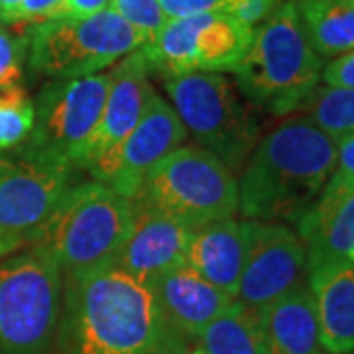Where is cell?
I'll return each mask as SVG.
<instances>
[{
	"mask_svg": "<svg viewBox=\"0 0 354 354\" xmlns=\"http://www.w3.org/2000/svg\"><path fill=\"white\" fill-rule=\"evenodd\" d=\"M153 291L118 268L64 276L57 354H187Z\"/></svg>",
	"mask_w": 354,
	"mask_h": 354,
	"instance_id": "1",
	"label": "cell"
},
{
	"mask_svg": "<svg viewBox=\"0 0 354 354\" xmlns=\"http://www.w3.org/2000/svg\"><path fill=\"white\" fill-rule=\"evenodd\" d=\"M337 165V144L297 116L258 140L242 165L239 213L248 221L297 223Z\"/></svg>",
	"mask_w": 354,
	"mask_h": 354,
	"instance_id": "2",
	"label": "cell"
},
{
	"mask_svg": "<svg viewBox=\"0 0 354 354\" xmlns=\"http://www.w3.org/2000/svg\"><path fill=\"white\" fill-rule=\"evenodd\" d=\"M134 227V203L99 181L69 185L28 244L50 252L64 276L111 268Z\"/></svg>",
	"mask_w": 354,
	"mask_h": 354,
	"instance_id": "3",
	"label": "cell"
},
{
	"mask_svg": "<svg viewBox=\"0 0 354 354\" xmlns=\"http://www.w3.org/2000/svg\"><path fill=\"white\" fill-rule=\"evenodd\" d=\"M321 73L323 57L305 38L293 0H286L254 28L250 50L234 69V83L254 109L283 116L299 111Z\"/></svg>",
	"mask_w": 354,
	"mask_h": 354,
	"instance_id": "4",
	"label": "cell"
},
{
	"mask_svg": "<svg viewBox=\"0 0 354 354\" xmlns=\"http://www.w3.org/2000/svg\"><path fill=\"white\" fill-rule=\"evenodd\" d=\"M64 272L39 246L0 260V354H57Z\"/></svg>",
	"mask_w": 354,
	"mask_h": 354,
	"instance_id": "5",
	"label": "cell"
},
{
	"mask_svg": "<svg viewBox=\"0 0 354 354\" xmlns=\"http://www.w3.org/2000/svg\"><path fill=\"white\" fill-rule=\"evenodd\" d=\"M165 93L195 146L218 158L234 174L260 140L254 106L223 73L165 79Z\"/></svg>",
	"mask_w": 354,
	"mask_h": 354,
	"instance_id": "6",
	"label": "cell"
},
{
	"mask_svg": "<svg viewBox=\"0 0 354 354\" xmlns=\"http://www.w3.org/2000/svg\"><path fill=\"white\" fill-rule=\"evenodd\" d=\"M132 201L195 230L239 213V181L213 153L183 144L153 167Z\"/></svg>",
	"mask_w": 354,
	"mask_h": 354,
	"instance_id": "7",
	"label": "cell"
},
{
	"mask_svg": "<svg viewBox=\"0 0 354 354\" xmlns=\"http://www.w3.org/2000/svg\"><path fill=\"white\" fill-rule=\"evenodd\" d=\"M144 44L142 34L111 8L83 18L64 16L32 26L28 67L50 79L97 75Z\"/></svg>",
	"mask_w": 354,
	"mask_h": 354,
	"instance_id": "8",
	"label": "cell"
},
{
	"mask_svg": "<svg viewBox=\"0 0 354 354\" xmlns=\"http://www.w3.org/2000/svg\"><path fill=\"white\" fill-rule=\"evenodd\" d=\"M109 81V73H97L46 83L34 101L32 132L20 148L71 171L83 167L101 120Z\"/></svg>",
	"mask_w": 354,
	"mask_h": 354,
	"instance_id": "9",
	"label": "cell"
},
{
	"mask_svg": "<svg viewBox=\"0 0 354 354\" xmlns=\"http://www.w3.org/2000/svg\"><path fill=\"white\" fill-rule=\"evenodd\" d=\"M254 28L227 12L167 20L140 51L150 69L165 79L189 73H234L250 50Z\"/></svg>",
	"mask_w": 354,
	"mask_h": 354,
	"instance_id": "10",
	"label": "cell"
},
{
	"mask_svg": "<svg viewBox=\"0 0 354 354\" xmlns=\"http://www.w3.org/2000/svg\"><path fill=\"white\" fill-rule=\"evenodd\" d=\"M246 258L236 299L254 311L307 283V250L283 223L244 221Z\"/></svg>",
	"mask_w": 354,
	"mask_h": 354,
	"instance_id": "11",
	"label": "cell"
},
{
	"mask_svg": "<svg viewBox=\"0 0 354 354\" xmlns=\"http://www.w3.org/2000/svg\"><path fill=\"white\" fill-rule=\"evenodd\" d=\"M71 169L50 164L20 146L0 152V234L24 239L64 197Z\"/></svg>",
	"mask_w": 354,
	"mask_h": 354,
	"instance_id": "12",
	"label": "cell"
},
{
	"mask_svg": "<svg viewBox=\"0 0 354 354\" xmlns=\"http://www.w3.org/2000/svg\"><path fill=\"white\" fill-rule=\"evenodd\" d=\"M185 140L187 130L176 109L153 91L136 128L113 158L91 174L93 181L111 187L127 199H134L153 167L183 146Z\"/></svg>",
	"mask_w": 354,
	"mask_h": 354,
	"instance_id": "13",
	"label": "cell"
},
{
	"mask_svg": "<svg viewBox=\"0 0 354 354\" xmlns=\"http://www.w3.org/2000/svg\"><path fill=\"white\" fill-rule=\"evenodd\" d=\"M150 71L152 69L148 59L142 51L136 50L116 62L114 69L109 73L111 81L101 120L83 162V167L88 174L106 164L140 122L153 93L148 79Z\"/></svg>",
	"mask_w": 354,
	"mask_h": 354,
	"instance_id": "14",
	"label": "cell"
},
{
	"mask_svg": "<svg viewBox=\"0 0 354 354\" xmlns=\"http://www.w3.org/2000/svg\"><path fill=\"white\" fill-rule=\"evenodd\" d=\"M134 203V227L113 268L152 286L160 276L185 264L193 230L144 203Z\"/></svg>",
	"mask_w": 354,
	"mask_h": 354,
	"instance_id": "15",
	"label": "cell"
},
{
	"mask_svg": "<svg viewBox=\"0 0 354 354\" xmlns=\"http://www.w3.org/2000/svg\"><path fill=\"white\" fill-rule=\"evenodd\" d=\"M311 266L354 254V181L333 176L295 223Z\"/></svg>",
	"mask_w": 354,
	"mask_h": 354,
	"instance_id": "16",
	"label": "cell"
},
{
	"mask_svg": "<svg viewBox=\"0 0 354 354\" xmlns=\"http://www.w3.org/2000/svg\"><path fill=\"white\" fill-rule=\"evenodd\" d=\"M148 288L167 321L191 342L199 341L203 330L234 301L187 264L169 270Z\"/></svg>",
	"mask_w": 354,
	"mask_h": 354,
	"instance_id": "17",
	"label": "cell"
},
{
	"mask_svg": "<svg viewBox=\"0 0 354 354\" xmlns=\"http://www.w3.org/2000/svg\"><path fill=\"white\" fill-rule=\"evenodd\" d=\"M321 344L327 354L354 351V264L329 260L307 270Z\"/></svg>",
	"mask_w": 354,
	"mask_h": 354,
	"instance_id": "18",
	"label": "cell"
},
{
	"mask_svg": "<svg viewBox=\"0 0 354 354\" xmlns=\"http://www.w3.org/2000/svg\"><path fill=\"white\" fill-rule=\"evenodd\" d=\"M246 258L244 221L223 218L195 228L187 246L185 264L215 288L236 299Z\"/></svg>",
	"mask_w": 354,
	"mask_h": 354,
	"instance_id": "19",
	"label": "cell"
},
{
	"mask_svg": "<svg viewBox=\"0 0 354 354\" xmlns=\"http://www.w3.org/2000/svg\"><path fill=\"white\" fill-rule=\"evenodd\" d=\"M258 315L266 354H327L309 283L266 305Z\"/></svg>",
	"mask_w": 354,
	"mask_h": 354,
	"instance_id": "20",
	"label": "cell"
},
{
	"mask_svg": "<svg viewBox=\"0 0 354 354\" xmlns=\"http://www.w3.org/2000/svg\"><path fill=\"white\" fill-rule=\"evenodd\" d=\"M293 6L319 57L354 50V0H293Z\"/></svg>",
	"mask_w": 354,
	"mask_h": 354,
	"instance_id": "21",
	"label": "cell"
},
{
	"mask_svg": "<svg viewBox=\"0 0 354 354\" xmlns=\"http://www.w3.org/2000/svg\"><path fill=\"white\" fill-rule=\"evenodd\" d=\"M203 354H266L260 315L234 299L199 337Z\"/></svg>",
	"mask_w": 354,
	"mask_h": 354,
	"instance_id": "22",
	"label": "cell"
},
{
	"mask_svg": "<svg viewBox=\"0 0 354 354\" xmlns=\"http://www.w3.org/2000/svg\"><path fill=\"white\" fill-rule=\"evenodd\" d=\"M299 111H305V116L335 142L354 134V88L317 85Z\"/></svg>",
	"mask_w": 354,
	"mask_h": 354,
	"instance_id": "23",
	"label": "cell"
},
{
	"mask_svg": "<svg viewBox=\"0 0 354 354\" xmlns=\"http://www.w3.org/2000/svg\"><path fill=\"white\" fill-rule=\"evenodd\" d=\"M34 127V101L24 87L0 91V152L20 146Z\"/></svg>",
	"mask_w": 354,
	"mask_h": 354,
	"instance_id": "24",
	"label": "cell"
},
{
	"mask_svg": "<svg viewBox=\"0 0 354 354\" xmlns=\"http://www.w3.org/2000/svg\"><path fill=\"white\" fill-rule=\"evenodd\" d=\"M111 10L140 32L146 44H150L167 22L158 0H111Z\"/></svg>",
	"mask_w": 354,
	"mask_h": 354,
	"instance_id": "25",
	"label": "cell"
},
{
	"mask_svg": "<svg viewBox=\"0 0 354 354\" xmlns=\"http://www.w3.org/2000/svg\"><path fill=\"white\" fill-rule=\"evenodd\" d=\"M30 34L0 28V91L22 88Z\"/></svg>",
	"mask_w": 354,
	"mask_h": 354,
	"instance_id": "26",
	"label": "cell"
},
{
	"mask_svg": "<svg viewBox=\"0 0 354 354\" xmlns=\"http://www.w3.org/2000/svg\"><path fill=\"white\" fill-rule=\"evenodd\" d=\"M64 16L65 0H22L14 10L2 14L0 20L6 24L36 26Z\"/></svg>",
	"mask_w": 354,
	"mask_h": 354,
	"instance_id": "27",
	"label": "cell"
},
{
	"mask_svg": "<svg viewBox=\"0 0 354 354\" xmlns=\"http://www.w3.org/2000/svg\"><path fill=\"white\" fill-rule=\"evenodd\" d=\"M158 2L167 20L207 12H225L228 4V0H158Z\"/></svg>",
	"mask_w": 354,
	"mask_h": 354,
	"instance_id": "28",
	"label": "cell"
},
{
	"mask_svg": "<svg viewBox=\"0 0 354 354\" xmlns=\"http://www.w3.org/2000/svg\"><path fill=\"white\" fill-rule=\"evenodd\" d=\"M321 79L327 87L354 88V50L337 55L323 67Z\"/></svg>",
	"mask_w": 354,
	"mask_h": 354,
	"instance_id": "29",
	"label": "cell"
},
{
	"mask_svg": "<svg viewBox=\"0 0 354 354\" xmlns=\"http://www.w3.org/2000/svg\"><path fill=\"white\" fill-rule=\"evenodd\" d=\"M335 144H337V165L333 174L354 181V134L342 136Z\"/></svg>",
	"mask_w": 354,
	"mask_h": 354,
	"instance_id": "30",
	"label": "cell"
},
{
	"mask_svg": "<svg viewBox=\"0 0 354 354\" xmlns=\"http://www.w3.org/2000/svg\"><path fill=\"white\" fill-rule=\"evenodd\" d=\"M111 8V0H65V16H93Z\"/></svg>",
	"mask_w": 354,
	"mask_h": 354,
	"instance_id": "31",
	"label": "cell"
},
{
	"mask_svg": "<svg viewBox=\"0 0 354 354\" xmlns=\"http://www.w3.org/2000/svg\"><path fill=\"white\" fill-rule=\"evenodd\" d=\"M26 241L24 239H18V236H8V234H0V260L10 256L16 250L24 248Z\"/></svg>",
	"mask_w": 354,
	"mask_h": 354,
	"instance_id": "32",
	"label": "cell"
},
{
	"mask_svg": "<svg viewBox=\"0 0 354 354\" xmlns=\"http://www.w3.org/2000/svg\"><path fill=\"white\" fill-rule=\"evenodd\" d=\"M20 2H22V0H0V16L14 10Z\"/></svg>",
	"mask_w": 354,
	"mask_h": 354,
	"instance_id": "33",
	"label": "cell"
},
{
	"mask_svg": "<svg viewBox=\"0 0 354 354\" xmlns=\"http://www.w3.org/2000/svg\"><path fill=\"white\" fill-rule=\"evenodd\" d=\"M187 354H203V353H201V351H199V348H195V351H189V353H187Z\"/></svg>",
	"mask_w": 354,
	"mask_h": 354,
	"instance_id": "34",
	"label": "cell"
},
{
	"mask_svg": "<svg viewBox=\"0 0 354 354\" xmlns=\"http://www.w3.org/2000/svg\"><path fill=\"white\" fill-rule=\"evenodd\" d=\"M351 262H353V264H354V254H353V256H351Z\"/></svg>",
	"mask_w": 354,
	"mask_h": 354,
	"instance_id": "35",
	"label": "cell"
},
{
	"mask_svg": "<svg viewBox=\"0 0 354 354\" xmlns=\"http://www.w3.org/2000/svg\"><path fill=\"white\" fill-rule=\"evenodd\" d=\"M341 354H354V351H351V353H341Z\"/></svg>",
	"mask_w": 354,
	"mask_h": 354,
	"instance_id": "36",
	"label": "cell"
},
{
	"mask_svg": "<svg viewBox=\"0 0 354 354\" xmlns=\"http://www.w3.org/2000/svg\"><path fill=\"white\" fill-rule=\"evenodd\" d=\"M279 2H281V0H279Z\"/></svg>",
	"mask_w": 354,
	"mask_h": 354,
	"instance_id": "37",
	"label": "cell"
}]
</instances>
